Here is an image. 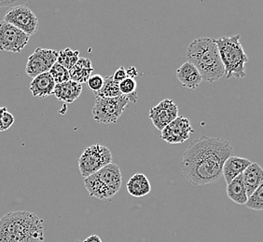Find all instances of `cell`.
I'll list each match as a JSON object with an SVG mask.
<instances>
[{"mask_svg":"<svg viewBox=\"0 0 263 242\" xmlns=\"http://www.w3.org/2000/svg\"><path fill=\"white\" fill-rule=\"evenodd\" d=\"M79 59H80V51H73L70 48H66L65 50L58 51V58L56 63H58L59 65H61L69 71L76 65Z\"/></svg>","mask_w":263,"mask_h":242,"instance_id":"44dd1931","label":"cell"},{"mask_svg":"<svg viewBox=\"0 0 263 242\" xmlns=\"http://www.w3.org/2000/svg\"><path fill=\"white\" fill-rule=\"evenodd\" d=\"M252 162L243 157L231 156L224 162L222 167V176L225 182L229 184L233 181L234 178L242 174L243 171L251 165Z\"/></svg>","mask_w":263,"mask_h":242,"instance_id":"9a60e30c","label":"cell"},{"mask_svg":"<svg viewBox=\"0 0 263 242\" xmlns=\"http://www.w3.org/2000/svg\"><path fill=\"white\" fill-rule=\"evenodd\" d=\"M137 88V82L135 79L130 78V77H127L121 83H119V89H120L122 95L129 97L130 100H131V103H133V104H136L137 100H138Z\"/></svg>","mask_w":263,"mask_h":242,"instance_id":"603a6c76","label":"cell"},{"mask_svg":"<svg viewBox=\"0 0 263 242\" xmlns=\"http://www.w3.org/2000/svg\"><path fill=\"white\" fill-rule=\"evenodd\" d=\"M96 97L100 98H115L122 95L120 89H119V83L112 80L111 76L104 77V84L101 90L95 93Z\"/></svg>","mask_w":263,"mask_h":242,"instance_id":"7402d4cb","label":"cell"},{"mask_svg":"<svg viewBox=\"0 0 263 242\" xmlns=\"http://www.w3.org/2000/svg\"><path fill=\"white\" fill-rule=\"evenodd\" d=\"M227 196L232 201L239 204V205H245L248 200L247 196V190L243 185V174L238 175L234 178L233 181L227 184Z\"/></svg>","mask_w":263,"mask_h":242,"instance_id":"ffe728a7","label":"cell"},{"mask_svg":"<svg viewBox=\"0 0 263 242\" xmlns=\"http://www.w3.org/2000/svg\"><path fill=\"white\" fill-rule=\"evenodd\" d=\"M240 37V35H234L214 39L218 47L227 79H238L246 76L245 66L248 62V57L243 51Z\"/></svg>","mask_w":263,"mask_h":242,"instance_id":"277c9868","label":"cell"},{"mask_svg":"<svg viewBox=\"0 0 263 242\" xmlns=\"http://www.w3.org/2000/svg\"><path fill=\"white\" fill-rule=\"evenodd\" d=\"M82 91L81 84L69 80L62 84H56L53 94L59 101L72 104L79 99Z\"/></svg>","mask_w":263,"mask_h":242,"instance_id":"e0dca14e","label":"cell"},{"mask_svg":"<svg viewBox=\"0 0 263 242\" xmlns=\"http://www.w3.org/2000/svg\"><path fill=\"white\" fill-rule=\"evenodd\" d=\"M6 23L18 28L29 37L39 30V19L32 10L25 5L15 6L6 12Z\"/></svg>","mask_w":263,"mask_h":242,"instance_id":"ba28073f","label":"cell"},{"mask_svg":"<svg viewBox=\"0 0 263 242\" xmlns=\"http://www.w3.org/2000/svg\"><path fill=\"white\" fill-rule=\"evenodd\" d=\"M161 138L167 144H182L189 140L194 132L191 121L187 117L178 116L175 120L168 124L162 131Z\"/></svg>","mask_w":263,"mask_h":242,"instance_id":"8fae6325","label":"cell"},{"mask_svg":"<svg viewBox=\"0 0 263 242\" xmlns=\"http://www.w3.org/2000/svg\"><path fill=\"white\" fill-rule=\"evenodd\" d=\"M44 241L43 220L33 212L18 211L0 219V242Z\"/></svg>","mask_w":263,"mask_h":242,"instance_id":"7a4b0ae2","label":"cell"},{"mask_svg":"<svg viewBox=\"0 0 263 242\" xmlns=\"http://www.w3.org/2000/svg\"><path fill=\"white\" fill-rule=\"evenodd\" d=\"M245 206L254 211H262L263 185L258 187L256 191L253 192L251 196L248 197V200L246 202Z\"/></svg>","mask_w":263,"mask_h":242,"instance_id":"d4e9b609","label":"cell"},{"mask_svg":"<svg viewBox=\"0 0 263 242\" xmlns=\"http://www.w3.org/2000/svg\"><path fill=\"white\" fill-rule=\"evenodd\" d=\"M112 80L115 81L116 83H121L122 81L127 78L126 69L121 66L118 70L115 71L111 76Z\"/></svg>","mask_w":263,"mask_h":242,"instance_id":"83f0119b","label":"cell"},{"mask_svg":"<svg viewBox=\"0 0 263 242\" xmlns=\"http://www.w3.org/2000/svg\"><path fill=\"white\" fill-rule=\"evenodd\" d=\"M243 181L248 197L263 185V170L258 163H251L243 173Z\"/></svg>","mask_w":263,"mask_h":242,"instance_id":"2e32d148","label":"cell"},{"mask_svg":"<svg viewBox=\"0 0 263 242\" xmlns=\"http://www.w3.org/2000/svg\"><path fill=\"white\" fill-rule=\"evenodd\" d=\"M187 62L199 71L202 80L213 83L225 76V70L215 41L210 37H198L187 46Z\"/></svg>","mask_w":263,"mask_h":242,"instance_id":"3957f363","label":"cell"},{"mask_svg":"<svg viewBox=\"0 0 263 242\" xmlns=\"http://www.w3.org/2000/svg\"><path fill=\"white\" fill-rule=\"evenodd\" d=\"M82 242H102L101 238L97 235H91L90 237H87Z\"/></svg>","mask_w":263,"mask_h":242,"instance_id":"4dcf8cb0","label":"cell"},{"mask_svg":"<svg viewBox=\"0 0 263 242\" xmlns=\"http://www.w3.org/2000/svg\"><path fill=\"white\" fill-rule=\"evenodd\" d=\"M131 100L127 96L121 95L115 98L96 97L92 108V117L95 121L102 124L116 123L122 116Z\"/></svg>","mask_w":263,"mask_h":242,"instance_id":"8992f818","label":"cell"},{"mask_svg":"<svg viewBox=\"0 0 263 242\" xmlns=\"http://www.w3.org/2000/svg\"><path fill=\"white\" fill-rule=\"evenodd\" d=\"M104 84V77L97 74V75H91L90 76V78L87 81V85L88 88L91 90V91H93V93H96L97 91H100Z\"/></svg>","mask_w":263,"mask_h":242,"instance_id":"4316f807","label":"cell"},{"mask_svg":"<svg viewBox=\"0 0 263 242\" xmlns=\"http://www.w3.org/2000/svg\"><path fill=\"white\" fill-rule=\"evenodd\" d=\"M126 188L132 197H142L149 194L152 186L145 174L136 173L127 182Z\"/></svg>","mask_w":263,"mask_h":242,"instance_id":"ac0fdd59","label":"cell"},{"mask_svg":"<svg viewBox=\"0 0 263 242\" xmlns=\"http://www.w3.org/2000/svg\"><path fill=\"white\" fill-rule=\"evenodd\" d=\"M93 72L91 60L88 58H80L76 65L69 70L70 80L79 84L87 83Z\"/></svg>","mask_w":263,"mask_h":242,"instance_id":"d6986e66","label":"cell"},{"mask_svg":"<svg viewBox=\"0 0 263 242\" xmlns=\"http://www.w3.org/2000/svg\"><path fill=\"white\" fill-rule=\"evenodd\" d=\"M29 41V36L5 21L0 22V51L20 53Z\"/></svg>","mask_w":263,"mask_h":242,"instance_id":"9c48e42d","label":"cell"},{"mask_svg":"<svg viewBox=\"0 0 263 242\" xmlns=\"http://www.w3.org/2000/svg\"><path fill=\"white\" fill-rule=\"evenodd\" d=\"M77 242H80V241H77Z\"/></svg>","mask_w":263,"mask_h":242,"instance_id":"d6a6232c","label":"cell"},{"mask_svg":"<svg viewBox=\"0 0 263 242\" xmlns=\"http://www.w3.org/2000/svg\"><path fill=\"white\" fill-rule=\"evenodd\" d=\"M137 68L136 67H134V66H131V67H129L128 69H126V74L127 77H130V78H133V79H135V77L137 76Z\"/></svg>","mask_w":263,"mask_h":242,"instance_id":"f546056e","label":"cell"},{"mask_svg":"<svg viewBox=\"0 0 263 242\" xmlns=\"http://www.w3.org/2000/svg\"><path fill=\"white\" fill-rule=\"evenodd\" d=\"M58 51L50 49L37 48L28 57L26 66L27 76L34 78L35 76L47 73L57 62Z\"/></svg>","mask_w":263,"mask_h":242,"instance_id":"30bf717a","label":"cell"},{"mask_svg":"<svg viewBox=\"0 0 263 242\" xmlns=\"http://www.w3.org/2000/svg\"><path fill=\"white\" fill-rule=\"evenodd\" d=\"M177 77L181 85L189 90H195L202 82V78L196 67L186 62L177 70Z\"/></svg>","mask_w":263,"mask_h":242,"instance_id":"4fadbf2b","label":"cell"},{"mask_svg":"<svg viewBox=\"0 0 263 242\" xmlns=\"http://www.w3.org/2000/svg\"><path fill=\"white\" fill-rule=\"evenodd\" d=\"M178 116V107L170 99L160 102L157 106L149 109V119L158 131H162L165 127Z\"/></svg>","mask_w":263,"mask_h":242,"instance_id":"7c38bea8","label":"cell"},{"mask_svg":"<svg viewBox=\"0 0 263 242\" xmlns=\"http://www.w3.org/2000/svg\"><path fill=\"white\" fill-rule=\"evenodd\" d=\"M233 154L230 142L203 135L184 152L180 169L186 180L194 187L214 184L222 176L223 164Z\"/></svg>","mask_w":263,"mask_h":242,"instance_id":"6da1fadb","label":"cell"},{"mask_svg":"<svg viewBox=\"0 0 263 242\" xmlns=\"http://www.w3.org/2000/svg\"><path fill=\"white\" fill-rule=\"evenodd\" d=\"M49 74L51 75L55 84H62V83H65V82L70 80L69 71L66 69L61 65H59L58 63H55L52 66V67L49 71Z\"/></svg>","mask_w":263,"mask_h":242,"instance_id":"cb8c5ba5","label":"cell"},{"mask_svg":"<svg viewBox=\"0 0 263 242\" xmlns=\"http://www.w3.org/2000/svg\"><path fill=\"white\" fill-rule=\"evenodd\" d=\"M112 163V154L106 147L97 144L83 150L79 158V168L84 179Z\"/></svg>","mask_w":263,"mask_h":242,"instance_id":"52a82bcc","label":"cell"},{"mask_svg":"<svg viewBox=\"0 0 263 242\" xmlns=\"http://www.w3.org/2000/svg\"><path fill=\"white\" fill-rule=\"evenodd\" d=\"M40 242H44V241H40Z\"/></svg>","mask_w":263,"mask_h":242,"instance_id":"1f68e13d","label":"cell"},{"mask_svg":"<svg viewBox=\"0 0 263 242\" xmlns=\"http://www.w3.org/2000/svg\"><path fill=\"white\" fill-rule=\"evenodd\" d=\"M14 123V116L8 112L7 107H0V131L9 130Z\"/></svg>","mask_w":263,"mask_h":242,"instance_id":"484cf974","label":"cell"},{"mask_svg":"<svg viewBox=\"0 0 263 242\" xmlns=\"http://www.w3.org/2000/svg\"><path fill=\"white\" fill-rule=\"evenodd\" d=\"M122 183L120 167L113 162L84 179V187L90 197L111 199L121 189Z\"/></svg>","mask_w":263,"mask_h":242,"instance_id":"5b68a950","label":"cell"},{"mask_svg":"<svg viewBox=\"0 0 263 242\" xmlns=\"http://www.w3.org/2000/svg\"><path fill=\"white\" fill-rule=\"evenodd\" d=\"M26 3V0H0V8H5V7H15V6L25 5Z\"/></svg>","mask_w":263,"mask_h":242,"instance_id":"f1b7e54d","label":"cell"},{"mask_svg":"<svg viewBox=\"0 0 263 242\" xmlns=\"http://www.w3.org/2000/svg\"><path fill=\"white\" fill-rule=\"evenodd\" d=\"M55 85L51 75L49 74V72H47L33 78V80L31 81L29 90L34 97L44 99L46 97L53 94Z\"/></svg>","mask_w":263,"mask_h":242,"instance_id":"5bb4252c","label":"cell"}]
</instances>
